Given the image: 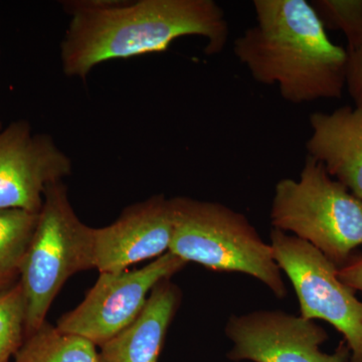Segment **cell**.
I'll return each mask as SVG.
<instances>
[{"instance_id":"obj_1","label":"cell","mask_w":362,"mask_h":362,"mask_svg":"<svg viewBox=\"0 0 362 362\" xmlns=\"http://www.w3.org/2000/svg\"><path fill=\"white\" fill-rule=\"evenodd\" d=\"M63 6L69 23L59 62L66 77L80 80L107 62L168 51L181 37H204V52L218 54L230 35L225 11L214 0H78Z\"/></svg>"},{"instance_id":"obj_2","label":"cell","mask_w":362,"mask_h":362,"mask_svg":"<svg viewBox=\"0 0 362 362\" xmlns=\"http://www.w3.org/2000/svg\"><path fill=\"white\" fill-rule=\"evenodd\" d=\"M256 23L233 52L256 82L277 86L291 104L339 99L346 87L347 51L332 42L307 0H255Z\"/></svg>"},{"instance_id":"obj_3","label":"cell","mask_w":362,"mask_h":362,"mask_svg":"<svg viewBox=\"0 0 362 362\" xmlns=\"http://www.w3.org/2000/svg\"><path fill=\"white\" fill-rule=\"evenodd\" d=\"M173 239L168 252L214 272H238L261 281L278 298L287 289L270 244L244 214L218 202L170 199Z\"/></svg>"},{"instance_id":"obj_4","label":"cell","mask_w":362,"mask_h":362,"mask_svg":"<svg viewBox=\"0 0 362 362\" xmlns=\"http://www.w3.org/2000/svg\"><path fill=\"white\" fill-rule=\"evenodd\" d=\"M271 223L315 247L338 268L362 246V202L310 156L299 180L276 185Z\"/></svg>"},{"instance_id":"obj_5","label":"cell","mask_w":362,"mask_h":362,"mask_svg":"<svg viewBox=\"0 0 362 362\" xmlns=\"http://www.w3.org/2000/svg\"><path fill=\"white\" fill-rule=\"evenodd\" d=\"M94 230L78 218L65 183L49 187L18 280L25 299V337L47 321L54 298L71 276L96 269Z\"/></svg>"},{"instance_id":"obj_6","label":"cell","mask_w":362,"mask_h":362,"mask_svg":"<svg viewBox=\"0 0 362 362\" xmlns=\"http://www.w3.org/2000/svg\"><path fill=\"white\" fill-rule=\"evenodd\" d=\"M270 246L291 281L301 317L326 321L344 337L350 361L362 362V301L338 278V267L309 243L273 228Z\"/></svg>"},{"instance_id":"obj_7","label":"cell","mask_w":362,"mask_h":362,"mask_svg":"<svg viewBox=\"0 0 362 362\" xmlns=\"http://www.w3.org/2000/svg\"><path fill=\"white\" fill-rule=\"evenodd\" d=\"M185 266V261L168 252L138 270L100 273L85 299L62 316L57 327L100 347L140 315L156 285Z\"/></svg>"},{"instance_id":"obj_8","label":"cell","mask_w":362,"mask_h":362,"mask_svg":"<svg viewBox=\"0 0 362 362\" xmlns=\"http://www.w3.org/2000/svg\"><path fill=\"white\" fill-rule=\"evenodd\" d=\"M71 173V157L51 135L25 119L0 121V209L39 214L49 187Z\"/></svg>"},{"instance_id":"obj_9","label":"cell","mask_w":362,"mask_h":362,"mask_svg":"<svg viewBox=\"0 0 362 362\" xmlns=\"http://www.w3.org/2000/svg\"><path fill=\"white\" fill-rule=\"evenodd\" d=\"M226 335L233 342L228 354L233 361L349 362L351 357L344 342L333 354H325L320 349L328 339L325 329L280 310L233 315L226 323Z\"/></svg>"},{"instance_id":"obj_10","label":"cell","mask_w":362,"mask_h":362,"mask_svg":"<svg viewBox=\"0 0 362 362\" xmlns=\"http://www.w3.org/2000/svg\"><path fill=\"white\" fill-rule=\"evenodd\" d=\"M170 199L153 195L126 207L111 225L95 228V259L100 273H120L168 252L173 239Z\"/></svg>"},{"instance_id":"obj_11","label":"cell","mask_w":362,"mask_h":362,"mask_svg":"<svg viewBox=\"0 0 362 362\" xmlns=\"http://www.w3.org/2000/svg\"><path fill=\"white\" fill-rule=\"evenodd\" d=\"M311 135L307 156L362 202V106H343L309 118Z\"/></svg>"},{"instance_id":"obj_12","label":"cell","mask_w":362,"mask_h":362,"mask_svg":"<svg viewBox=\"0 0 362 362\" xmlns=\"http://www.w3.org/2000/svg\"><path fill=\"white\" fill-rule=\"evenodd\" d=\"M181 302V291L170 279L150 293L140 315L100 346L99 362H158L166 333Z\"/></svg>"},{"instance_id":"obj_13","label":"cell","mask_w":362,"mask_h":362,"mask_svg":"<svg viewBox=\"0 0 362 362\" xmlns=\"http://www.w3.org/2000/svg\"><path fill=\"white\" fill-rule=\"evenodd\" d=\"M96 345L80 335L63 332L49 322L25 337L16 362H99Z\"/></svg>"},{"instance_id":"obj_14","label":"cell","mask_w":362,"mask_h":362,"mask_svg":"<svg viewBox=\"0 0 362 362\" xmlns=\"http://www.w3.org/2000/svg\"><path fill=\"white\" fill-rule=\"evenodd\" d=\"M37 218L39 214L0 209V292L18 282Z\"/></svg>"},{"instance_id":"obj_15","label":"cell","mask_w":362,"mask_h":362,"mask_svg":"<svg viewBox=\"0 0 362 362\" xmlns=\"http://www.w3.org/2000/svg\"><path fill=\"white\" fill-rule=\"evenodd\" d=\"M26 307L20 282L0 292V362H11L25 339Z\"/></svg>"},{"instance_id":"obj_16","label":"cell","mask_w":362,"mask_h":362,"mask_svg":"<svg viewBox=\"0 0 362 362\" xmlns=\"http://www.w3.org/2000/svg\"><path fill=\"white\" fill-rule=\"evenodd\" d=\"M311 4L325 28L344 33L347 49L361 44L362 0H314Z\"/></svg>"},{"instance_id":"obj_17","label":"cell","mask_w":362,"mask_h":362,"mask_svg":"<svg viewBox=\"0 0 362 362\" xmlns=\"http://www.w3.org/2000/svg\"><path fill=\"white\" fill-rule=\"evenodd\" d=\"M346 51V88L356 106H362V42Z\"/></svg>"},{"instance_id":"obj_18","label":"cell","mask_w":362,"mask_h":362,"mask_svg":"<svg viewBox=\"0 0 362 362\" xmlns=\"http://www.w3.org/2000/svg\"><path fill=\"white\" fill-rule=\"evenodd\" d=\"M338 278L354 291L362 292V257L351 258L338 268Z\"/></svg>"},{"instance_id":"obj_19","label":"cell","mask_w":362,"mask_h":362,"mask_svg":"<svg viewBox=\"0 0 362 362\" xmlns=\"http://www.w3.org/2000/svg\"><path fill=\"white\" fill-rule=\"evenodd\" d=\"M0 54H1V52H0Z\"/></svg>"},{"instance_id":"obj_20","label":"cell","mask_w":362,"mask_h":362,"mask_svg":"<svg viewBox=\"0 0 362 362\" xmlns=\"http://www.w3.org/2000/svg\"><path fill=\"white\" fill-rule=\"evenodd\" d=\"M13 362H16V361H13Z\"/></svg>"}]
</instances>
